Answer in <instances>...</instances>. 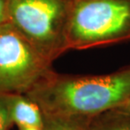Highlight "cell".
Listing matches in <instances>:
<instances>
[{"mask_svg":"<svg viewBox=\"0 0 130 130\" xmlns=\"http://www.w3.org/2000/svg\"><path fill=\"white\" fill-rule=\"evenodd\" d=\"M10 0H0V25L7 21V12Z\"/></svg>","mask_w":130,"mask_h":130,"instance_id":"obj_9","label":"cell"},{"mask_svg":"<svg viewBox=\"0 0 130 130\" xmlns=\"http://www.w3.org/2000/svg\"><path fill=\"white\" fill-rule=\"evenodd\" d=\"M74 0H10L7 21L46 60L69 50L68 33Z\"/></svg>","mask_w":130,"mask_h":130,"instance_id":"obj_2","label":"cell"},{"mask_svg":"<svg viewBox=\"0 0 130 130\" xmlns=\"http://www.w3.org/2000/svg\"><path fill=\"white\" fill-rule=\"evenodd\" d=\"M20 130H43L41 128H35V127H26V128H20Z\"/></svg>","mask_w":130,"mask_h":130,"instance_id":"obj_11","label":"cell"},{"mask_svg":"<svg viewBox=\"0 0 130 130\" xmlns=\"http://www.w3.org/2000/svg\"><path fill=\"white\" fill-rule=\"evenodd\" d=\"M12 125L8 96L7 95H0V130H9Z\"/></svg>","mask_w":130,"mask_h":130,"instance_id":"obj_8","label":"cell"},{"mask_svg":"<svg viewBox=\"0 0 130 130\" xmlns=\"http://www.w3.org/2000/svg\"><path fill=\"white\" fill-rule=\"evenodd\" d=\"M130 41V0H74L69 48L83 50Z\"/></svg>","mask_w":130,"mask_h":130,"instance_id":"obj_3","label":"cell"},{"mask_svg":"<svg viewBox=\"0 0 130 130\" xmlns=\"http://www.w3.org/2000/svg\"><path fill=\"white\" fill-rule=\"evenodd\" d=\"M90 130H130V113L115 107L91 117Z\"/></svg>","mask_w":130,"mask_h":130,"instance_id":"obj_6","label":"cell"},{"mask_svg":"<svg viewBox=\"0 0 130 130\" xmlns=\"http://www.w3.org/2000/svg\"><path fill=\"white\" fill-rule=\"evenodd\" d=\"M9 113L13 124L18 128L43 127L42 111L36 102L25 94L7 95Z\"/></svg>","mask_w":130,"mask_h":130,"instance_id":"obj_5","label":"cell"},{"mask_svg":"<svg viewBox=\"0 0 130 130\" xmlns=\"http://www.w3.org/2000/svg\"><path fill=\"white\" fill-rule=\"evenodd\" d=\"M25 95L45 115L93 117L118 107L130 97V65L98 75L53 70Z\"/></svg>","mask_w":130,"mask_h":130,"instance_id":"obj_1","label":"cell"},{"mask_svg":"<svg viewBox=\"0 0 130 130\" xmlns=\"http://www.w3.org/2000/svg\"><path fill=\"white\" fill-rule=\"evenodd\" d=\"M43 114V113H42ZM91 117L43 114V130H90Z\"/></svg>","mask_w":130,"mask_h":130,"instance_id":"obj_7","label":"cell"},{"mask_svg":"<svg viewBox=\"0 0 130 130\" xmlns=\"http://www.w3.org/2000/svg\"><path fill=\"white\" fill-rule=\"evenodd\" d=\"M118 107L123 109V111H127V112L130 113V97L123 104V105H121L120 106H118Z\"/></svg>","mask_w":130,"mask_h":130,"instance_id":"obj_10","label":"cell"},{"mask_svg":"<svg viewBox=\"0 0 130 130\" xmlns=\"http://www.w3.org/2000/svg\"><path fill=\"white\" fill-rule=\"evenodd\" d=\"M53 70L11 24L0 25V95L26 94Z\"/></svg>","mask_w":130,"mask_h":130,"instance_id":"obj_4","label":"cell"}]
</instances>
